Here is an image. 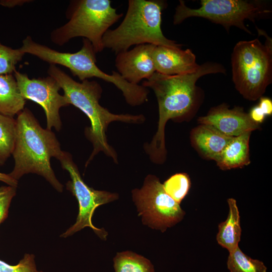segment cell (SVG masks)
I'll return each instance as SVG.
<instances>
[{
	"mask_svg": "<svg viewBox=\"0 0 272 272\" xmlns=\"http://www.w3.org/2000/svg\"><path fill=\"white\" fill-rule=\"evenodd\" d=\"M226 72L221 64L207 62L192 73L169 76L155 72L143 82V86L153 90L158 104L157 130L152 141L144 144V149L153 163L163 164L166 160L165 129L167 121L185 120L197 109L200 91L196 81L207 75Z\"/></svg>",
	"mask_w": 272,
	"mask_h": 272,
	"instance_id": "6da1fadb",
	"label": "cell"
},
{
	"mask_svg": "<svg viewBox=\"0 0 272 272\" xmlns=\"http://www.w3.org/2000/svg\"><path fill=\"white\" fill-rule=\"evenodd\" d=\"M49 76L59 84L64 92L69 105H73L88 117L91 126L85 129L86 137L93 145V150L86 162L85 167L99 152L118 163L117 155L108 143L106 132L109 124L113 121L141 124L146 120L143 114H114L100 105L99 100L103 92L101 85L96 81L85 80L78 82L55 64H50L47 71Z\"/></svg>",
	"mask_w": 272,
	"mask_h": 272,
	"instance_id": "7a4b0ae2",
	"label": "cell"
},
{
	"mask_svg": "<svg viewBox=\"0 0 272 272\" xmlns=\"http://www.w3.org/2000/svg\"><path fill=\"white\" fill-rule=\"evenodd\" d=\"M16 121L12 153L15 165L9 175L18 180L24 174L35 173L44 177L61 192L63 186L56 178L50 164V159H57L62 152L55 134L51 130L43 128L28 108L18 114Z\"/></svg>",
	"mask_w": 272,
	"mask_h": 272,
	"instance_id": "3957f363",
	"label": "cell"
},
{
	"mask_svg": "<svg viewBox=\"0 0 272 272\" xmlns=\"http://www.w3.org/2000/svg\"><path fill=\"white\" fill-rule=\"evenodd\" d=\"M166 6V3L160 0H129L120 24L104 34V48L110 49L116 54L128 50L133 45L181 48V45L168 39L162 32V12Z\"/></svg>",
	"mask_w": 272,
	"mask_h": 272,
	"instance_id": "277c9868",
	"label": "cell"
},
{
	"mask_svg": "<svg viewBox=\"0 0 272 272\" xmlns=\"http://www.w3.org/2000/svg\"><path fill=\"white\" fill-rule=\"evenodd\" d=\"M123 16L111 6L110 0H76L67 10L69 21L51 33L52 41L61 46L71 39L83 37L92 43L96 53L104 49L102 38Z\"/></svg>",
	"mask_w": 272,
	"mask_h": 272,
	"instance_id": "5b68a950",
	"label": "cell"
},
{
	"mask_svg": "<svg viewBox=\"0 0 272 272\" xmlns=\"http://www.w3.org/2000/svg\"><path fill=\"white\" fill-rule=\"evenodd\" d=\"M262 44L258 38L240 41L231 55L232 80L246 99L255 101L262 97L272 81V43L266 35Z\"/></svg>",
	"mask_w": 272,
	"mask_h": 272,
	"instance_id": "8992f818",
	"label": "cell"
},
{
	"mask_svg": "<svg viewBox=\"0 0 272 272\" xmlns=\"http://www.w3.org/2000/svg\"><path fill=\"white\" fill-rule=\"evenodd\" d=\"M271 12L270 7L263 1L201 0L198 9H191L184 1H179L173 16V24H179L192 17H201L222 25L228 31L231 26H236L251 34L245 21L254 22Z\"/></svg>",
	"mask_w": 272,
	"mask_h": 272,
	"instance_id": "52a82bcc",
	"label": "cell"
},
{
	"mask_svg": "<svg viewBox=\"0 0 272 272\" xmlns=\"http://www.w3.org/2000/svg\"><path fill=\"white\" fill-rule=\"evenodd\" d=\"M25 53L34 55L52 64H59L68 68L74 76L83 81L96 77L113 84L119 90L126 85L125 80L117 72L111 75L100 70L96 64V52L90 41L83 39L81 49L75 53L61 52L38 43L30 36L22 41L20 48Z\"/></svg>",
	"mask_w": 272,
	"mask_h": 272,
	"instance_id": "ba28073f",
	"label": "cell"
},
{
	"mask_svg": "<svg viewBox=\"0 0 272 272\" xmlns=\"http://www.w3.org/2000/svg\"><path fill=\"white\" fill-rule=\"evenodd\" d=\"M132 199L144 225L162 233L182 220L185 212L165 191L155 175L149 174L142 187L131 191Z\"/></svg>",
	"mask_w": 272,
	"mask_h": 272,
	"instance_id": "9c48e42d",
	"label": "cell"
},
{
	"mask_svg": "<svg viewBox=\"0 0 272 272\" xmlns=\"http://www.w3.org/2000/svg\"><path fill=\"white\" fill-rule=\"evenodd\" d=\"M62 169L69 173L71 180L66 183V189L76 197L79 203V214L76 223L60 236H71L82 229L90 227L103 240H106L108 233L92 224V218L96 209L101 205L113 201L119 198L117 193L95 190L89 186L82 179L72 155L62 151L57 159Z\"/></svg>",
	"mask_w": 272,
	"mask_h": 272,
	"instance_id": "30bf717a",
	"label": "cell"
},
{
	"mask_svg": "<svg viewBox=\"0 0 272 272\" xmlns=\"http://www.w3.org/2000/svg\"><path fill=\"white\" fill-rule=\"evenodd\" d=\"M14 76L23 97L40 105L46 117V128L57 131L61 128L59 110L69 106L65 97L59 93L61 88L51 76L30 79L26 74L15 71Z\"/></svg>",
	"mask_w": 272,
	"mask_h": 272,
	"instance_id": "8fae6325",
	"label": "cell"
},
{
	"mask_svg": "<svg viewBox=\"0 0 272 272\" xmlns=\"http://www.w3.org/2000/svg\"><path fill=\"white\" fill-rule=\"evenodd\" d=\"M199 124L210 126L229 137H235L259 128L242 107L230 109L225 103L212 107L206 115L197 119Z\"/></svg>",
	"mask_w": 272,
	"mask_h": 272,
	"instance_id": "7c38bea8",
	"label": "cell"
},
{
	"mask_svg": "<svg viewBox=\"0 0 272 272\" xmlns=\"http://www.w3.org/2000/svg\"><path fill=\"white\" fill-rule=\"evenodd\" d=\"M156 45L145 44L116 54L115 65L118 73L129 83L138 85L156 72L153 52Z\"/></svg>",
	"mask_w": 272,
	"mask_h": 272,
	"instance_id": "4fadbf2b",
	"label": "cell"
},
{
	"mask_svg": "<svg viewBox=\"0 0 272 272\" xmlns=\"http://www.w3.org/2000/svg\"><path fill=\"white\" fill-rule=\"evenodd\" d=\"M156 72L165 75H178L193 73L199 65L191 49L156 46L153 52Z\"/></svg>",
	"mask_w": 272,
	"mask_h": 272,
	"instance_id": "5bb4252c",
	"label": "cell"
},
{
	"mask_svg": "<svg viewBox=\"0 0 272 272\" xmlns=\"http://www.w3.org/2000/svg\"><path fill=\"white\" fill-rule=\"evenodd\" d=\"M233 138L201 124L192 128L190 133V142L194 149L202 157L215 162Z\"/></svg>",
	"mask_w": 272,
	"mask_h": 272,
	"instance_id": "9a60e30c",
	"label": "cell"
},
{
	"mask_svg": "<svg viewBox=\"0 0 272 272\" xmlns=\"http://www.w3.org/2000/svg\"><path fill=\"white\" fill-rule=\"evenodd\" d=\"M251 133L246 132L231 139L216 161L220 169L230 170L250 163L249 143Z\"/></svg>",
	"mask_w": 272,
	"mask_h": 272,
	"instance_id": "2e32d148",
	"label": "cell"
},
{
	"mask_svg": "<svg viewBox=\"0 0 272 272\" xmlns=\"http://www.w3.org/2000/svg\"><path fill=\"white\" fill-rule=\"evenodd\" d=\"M229 213L226 220L218 225L216 236L218 243L228 252L235 250L241 240L242 229L240 216L236 200L233 198L227 199Z\"/></svg>",
	"mask_w": 272,
	"mask_h": 272,
	"instance_id": "e0dca14e",
	"label": "cell"
},
{
	"mask_svg": "<svg viewBox=\"0 0 272 272\" xmlns=\"http://www.w3.org/2000/svg\"><path fill=\"white\" fill-rule=\"evenodd\" d=\"M25 102L14 76L0 75V113L13 117L24 109Z\"/></svg>",
	"mask_w": 272,
	"mask_h": 272,
	"instance_id": "ac0fdd59",
	"label": "cell"
},
{
	"mask_svg": "<svg viewBox=\"0 0 272 272\" xmlns=\"http://www.w3.org/2000/svg\"><path fill=\"white\" fill-rule=\"evenodd\" d=\"M113 263L115 272H155L148 259L130 251L117 252Z\"/></svg>",
	"mask_w": 272,
	"mask_h": 272,
	"instance_id": "d6986e66",
	"label": "cell"
},
{
	"mask_svg": "<svg viewBox=\"0 0 272 272\" xmlns=\"http://www.w3.org/2000/svg\"><path fill=\"white\" fill-rule=\"evenodd\" d=\"M16 128V119L0 113V165H4L12 155Z\"/></svg>",
	"mask_w": 272,
	"mask_h": 272,
	"instance_id": "ffe728a7",
	"label": "cell"
},
{
	"mask_svg": "<svg viewBox=\"0 0 272 272\" xmlns=\"http://www.w3.org/2000/svg\"><path fill=\"white\" fill-rule=\"evenodd\" d=\"M227 266L230 272H267L262 261L248 256L239 246L229 252Z\"/></svg>",
	"mask_w": 272,
	"mask_h": 272,
	"instance_id": "44dd1931",
	"label": "cell"
},
{
	"mask_svg": "<svg viewBox=\"0 0 272 272\" xmlns=\"http://www.w3.org/2000/svg\"><path fill=\"white\" fill-rule=\"evenodd\" d=\"M163 186L165 192L175 201L180 203L189 192L191 181L187 174L178 173L167 179Z\"/></svg>",
	"mask_w": 272,
	"mask_h": 272,
	"instance_id": "7402d4cb",
	"label": "cell"
},
{
	"mask_svg": "<svg viewBox=\"0 0 272 272\" xmlns=\"http://www.w3.org/2000/svg\"><path fill=\"white\" fill-rule=\"evenodd\" d=\"M25 54L20 48L13 49L0 42V75L14 73L16 65Z\"/></svg>",
	"mask_w": 272,
	"mask_h": 272,
	"instance_id": "603a6c76",
	"label": "cell"
},
{
	"mask_svg": "<svg viewBox=\"0 0 272 272\" xmlns=\"http://www.w3.org/2000/svg\"><path fill=\"white\" fill-rule=\"evenodd\" d=\"M0 272H43L37 269L35 256L26 253L16 265H11L0 259Z\"/></svg>",
	"mask_w": 272,
	"mask_h": 272,
	"instance_id": "cb8c5ba5",
	"label": "cell"
},
{
	"mask_svg": "<svg viewBox=\"0 0 272 272\" xmlns=\"http://www.w3.org/2000/svg\"><path fill=\"white\" fill-rule=\"evenodd\" d=\"M16 188L10 185L0 187V224L8 217L11 202L16 194Z\"/></svg>",
	"mask_w": 272,
	"mask_h": 272,
	"instance_id": "d4e9b609",
	"label": "cell"
},
{
	"mask_svg": "<svg viewBox=\"0 0 272 272\" xmlns=\"http://www.w3.org/2000/svg\"><path fill=\"white\" fill-rule=\"evenodd\" d=\"M258 106L260 108L263 113L266 116H270L272 114V101L267 97H260Z\"/></svg>",
	"mask_w": 272,
	"mask_h": 272,
	"instance_id": "484cf974",
	"label": "cell"
},
{
	"mask_svg": "<svg viewBox=\"0 0 272 272\" xmlns=\"http://www.w3.org/2000/svg\"><path fill=\"white\" fill-rule=\"evenodd\" d=\"M248 114L251 119L258 124L261 123L266 117L258 105L253 107Z\"/></svg>",
	"mask_w": 272,
	"mask_h": 272,
	"instance_id": "4316f807",
	"label": "cell"
},
{
	"mask_svg": "<svg viewBox=\"0 0 272 272\" xmlns=\"http://www.w3.org/2000/svg\"><path fill=\"white\" fill-rule=\"evenodd\" d=\"M0 181L8 185L17 187L18 181L11 177L9 174L0 172Z\"/></svg>",
	"mask_w": 272,
	"mask_h": 272,
	"instance_id": "83f0119b",
	"label": "cell"
},
{
	"mask_svg": "<svg viewBox=\"0 0 272 272\" xmlns=\"http://www.w3.org/2000/svg\"><path fill=\"white\" fill-rule=\"evenodd\" d=\"M27 2H30V1L3 0L0 1V4L4 7L12 8L17 6H21Z\"/></svg>",
	"mask_w": 272,
	"mask_h": 272,
	"instance_id": "f1b7e54d",
	"label": "cell"
}]
</instances>
